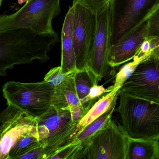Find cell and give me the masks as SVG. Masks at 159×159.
Instances as JSON below:
<instances>
[{
  "label": "cell",
  "instance_id": "cell-10",
  "mask_svg": "<svg viewBox=\"0 0 159 159\" xmlns=\"http://www.w3.org/2000/svg\"><path fill=\"white\" fill-rule=\"evenodd\" d=\"M37 125V118L8 105L0 115V159H7L15 143Z\"/></svg>",
  "mask_w": 159,
  "mask_h": 159
},
{
  "label": "cell",
  "instance_id": "cell-18",
  "mask_svg": "<svg viewBox=\"0 0 159 159\" xmlns=\"http://www.w3.org/2000/svg\"><path fill=\"white\" fill-rule=\"evenodd\" d=\"M41 146L37 125L15 143L9 152L7 159H18L20 156Z\"/></svg>",
  "mask_w": 159,
  "mask_h": 159
},
{
  "label": "cell",
  "instance_id": "cell-9",
  "mask_svg": "<svg viewBox=\"0 0 159 159\" xmlns=\"http://www.w3.org/2000/svg\"><path fill=\"white\" fill-rule=\"evenodd\" d=\"M120 91L143 99L159 102V58L152 54L137 67Z\"/></svg>",
  "mask_w": 159,
  "mask_h": 159
},
{
  "label": "cell",
  "instance_id": "cell-5",
  "mask_svg": "<svg viewBox=\"0 0 159 159\" xmlns=\"http://www.w3.org/2000/svg\"><path fill=\"white\" fill-rule=\"evenodd\" d=\"M111 9V44L147 21L159 7V0H113Z\"/></svg>",
  "mask_w": 159,
  "mask_h": 159
},
{
  "label": "cell",
  "instance_id": "cell-24",
  "mask_svg": "<svg viewBox=\"0 0 159 159\" xmlns=\"http://www.w3.org/2000/svg\"><path fill=\"white\" fill-rule=\"evenodd\" d=\"M148 36L159 38V7L148 19Z\"/></svg>",
  "mask_w": 159,
  "mask_h": 159
},
{
  "label": "cell",
  "instance_id": "cell-26",
  "mask_svg": "<svg viewBox=\"0 0 159 159\" xmlns=\"http://www.w3.org/2000/svg\"><path fill=\"white\" fill-rule=\"evenodd\" d=\"M112 1L113 0H108V1L109 2H110V3H111V2H112Z\"/></svg>",
  "mask_w": 159,
  "mask_h": 159
},
{
  "label": "cell",
  "instance_id": "cell-1",
  "mask_svg": "<svg viewBox=\"0 0 159 159\" xmlns=\"http://www.w3.org/2000/svg\"><path fill=\"white\" fill-rule=\"evenodd\" d=\"M59 41L56 32L43 34L27 28L0 31V75L6 76L15 65L48 61L47 53Z\"/></svg>",
  "mask_w": 159,
  "mask_h": 159
},
{
  "label": "cell",
  "instance_id": "cell-7",
  "mask_svg": "<svg viewBox=\"0 0 159 159\" xmlns=\"http://www.w3.org/2000/svg\"><path fill=\"white\" fill-rule=\"evenodd\" d=\"M129 137L111 119L90 139L84 159H126Z\"/></svg>",
  "mask_w": 159,
  "mask_h": 159
},
{
  "label": "cell",
  "instance_id": "cell-16",
  "mask_svg": "<svg viewBox=\"0 0 159 159\" xmlns=\"http://www.w3.org/2000/svg\"><path fill=\"white\" fill-rule=\"evenodd\" d=\"M126 159H159V141L129 138Z\"/></svg>",
  "mask_w": 159,
  "mask_h": 159
},
{
  "label": "cell",
  "instance_id": "cell-13",
  "mask_svg": "<svg viewBox=\"0 0 159 159\" xmlns=\"http://www.w3.org/2000/svg\"><path fill=\"white\" fill-rule=\"evenodd\" d=\"M118 98L115 99L110 107L106 112L82 130L75 134L66 143L73 147L74 159H84L91 138L112 118Z\"/></svg>",
  "mask_w": 159,
  "mask_h": 159
},
{
  "label": "cell",
  "instance_id": "cell-25",
  "mask_svg": "<svg viewBox=\"0 0 159 159\" xmlns=\"http://www.w3.org/2000/svg\"><path fill=\"white\" fill-rule=\"evenodd\" d=\"M109 87L106 89L103 85H96L91 88L89 94L81 100V104L89 102L91 100L99 98L106 93L111 92Z\"/></svg>",
  "mask_w": 159,
  "mask_h": 159
},
{
  "label": "cell",
  "instance_id": "cell-15",
  "mask_svg": "<svg viewBox=\"0 0 159 159\" xmlns=\"http://www.w3.org/2000/svg\"><path fill=\"white\" fill-rule=\"evenodd\" d=\"M74 76L67 79L63 83L55 87L53 106L57 108L70 110L82 104L76 90Z\"/></svg>",
  "mask_w": 159,
  "mask_h": 159
},
{
  "label": "cell",
  "instance_id": "cell-3",
  "mask_svg": "<svg viewBox=\"0 0 159 159\" xmlns=\"http://www.w3.org/2000/svg\"><path fill=\"white\" fill-rule=\"evenodd\" d=\"M60 0H27L20 10L0 17V31L27 28L43 34L55 32L53 19L60 14Z\"/></svg>",
  "mask_w": 159,
  "mask_h": 159
},
{
  "label": "cell",
  "instance_id": "cell-2",
  "mask_svg": "<svg viewBox=\"0 0 159 159\" xmlns=\"http://www.w3.org/2000/svg\"><path fill=\"white\" fill-rule=\"evenodd\" d=\"M127 136L159 140V102L135 97L120 90L118 109Z\"/></svg>",
  "mask_w": 159,
  "mask_h": 159
},
{
  "label": "cell",
  "instance_id": "cell-6",
  "mask_svg": "<svg viewBox=\"0 0 159 159\" xmlns=\"http://www.w3.org/2000/svg\"><path fill=\"white\" fill-rule=\"evenodd\" d=\"M76 129L77 125L73 123L69 109L57 108L52 105L45 113L37 118L40 142L42 146L53 150V156L69 142Z\"/></svg>",
  "mask_w": 159,
  "mask_h": 159
},
{
  "label": "cell",
  "instance_id": "cell-4",
  "mask_svg": "<svg viewBox=\"0 0 159 159\" xmlns=\"http://www.w3.org/2000/svg\"><path fill=\"white\" fill-rule=\"evenodd\" d=\"M55 89L44 80L29 83L11 81L3 85L2 93L8 105L38 118L52 105Z\"/></svg>",
  "mask_w": 159,
  "mask_h": 159
},
{
  "label": "cell",
  "instance_id": "cell-19",
  "mask_svg": "<svg viewBox=\"0 0 159 159\" xmlns=\"http://www.w3.org/2000/svg\"><path fill=\"white\" fill-rule=\"evenodd\" d=\"M75 86L80 100L86 97L92 87L98 85L100 79L89 68L77 70L74 76Z\"/></svg>",
  "mask_w": 159,
  "mask_h": 159
},
{
  "label": "cell",
  "instance_id": "cell-12",
  "mask_svg": "<svg viewBox=\"0 0 159 159\" xmlns=\"http://www.w3.org/2000/svg\"><path fill=\"white\" fill-rule=\"evenodd\" d=\"M148 36L147 20L134 31L111 44L110 55L111 67H116L133 59Z\"/></svg>",
  "mask_w": 159,
  "mask_h": 159
},
{
  "label": "cell",
  "instance_id": "cell-23",
  "mask_svg": "<svg viewBox=\"0 0 159 159\" xmlns=\"http://www.w3.org/2000/svg\"><path fill=\"white\" fill-rule=\"evenodd\" d=\"M53 154L54 152L52 148L42 146L20 156L18 159H51Z\"/></svg>",
  "mask_w": 159,
  "mask_h": 159
},
{
  "label": "cell",
  "instance_id": "cell-20",
  "mask_svg": "<svg viewBox=\"0 0 159 159\" xmlns=\"http://www.w3.org/2000/svg\"><path fill=\"white\" fill-rule=\"evenodd\" d=\"M147 58L135 56L133 61L123 66L115 76L114 84L109 87L110 90L112 91L117 88H121L124 83L133 75L139 65Z\"/></svg>",
  "mask_w": 159,
  "mask_h": 159
},
{
  "label": "cell",
  "instance_id": "cell-14",
  "mask_svg": "<svg viewBox=\"0 0 159 159\" xmlns=\"http://www.w3.org/2000/svg\"><path fill=\"white\" fill-rule=\"evenodd\" d=\"M74 9L70 7L65 17L61 34L62 55L61 66L64 73L77 70L73 39Z\"/></svg>",
  "mask_w": 159,
  "mask_h": 159
},
{
  "label": "cell",
  "instance_id": "cell-22",
  "mask_svg": "<svg viewBox=\"0 0 159 159\" xmlns=\"http://www.w3.org/2000/svg\"><path fill=\"white\" fill-rule=\"evenodd\" d=\"M81 5L98 16L110 4L108 0H77Z\"/></svg>",
  "mask_w": 159,
  "mask_h": 159
},
{
  "label": "cell",
  "instance_id": "cell-8",
  "mask_svg": "<svg viewBox=\"0 0 159 159\" xmlns=\"http://www.w3.org/2000/svg\"><path fill=\"white\" fill-rule=\"evenodd\" d=\"M74 9L73 39L76 57V69L87 68L88 57L95 38L97 16L73 0Z\"/></svg>",
  "mask_w": 159,
  "mask_h": 159
},
{
  "label": "cell",
  "instance_id": "cell-11",
  "mask_svg": "<svg viewBox=\"0 0 159 159\" xmlns=\"http://www.w3.org/2000/svg\"><path fill=\"white\" fill-rule=\"evenodd\" d=\"M111 9L110 3L97 16L95 38L88 57L87 68L93 71L100 80L108 71L111 46Z\"/></svg>",
  "mask_w": 159,
  "mask_h": 159
},
{
  "label": "cell",
  "instance_id": "cell-17",
  "mask_svg": "<svg viewBox=\"0 0 159 159\" xmlns=\"http://www.w3.org/2000/svg\"><path fill=\"white\" fill-rule=\"evenodd\" d=\"M120 88L114 89L111 92L106 93L102 96L93 104L86 115L77 125L75 134L82 130L106 112L110 107L115 99L118 98L120 95Z\"/></svg>",
  "mask_w": 159,
  "mask_h": 159
},
{
  "label": "cell",
  "instance_id": "cell-21",
  "mask_svg": "<svg viewBox=\"0 0 159 159\" xmlns=\"http://www.w3.org/2000/svg\"><path fill=\"white\" fill-rule=\"evenodd\" d=\"M77 70L68 73H64L62 71L61 66L56 67L49 70V72L45 75L43 80L51 86L55 88L63 83L67 79L74 76Z\"/></svg>",
  "mask_w": 159,
  "mask_h": 159
}]
</instances>
